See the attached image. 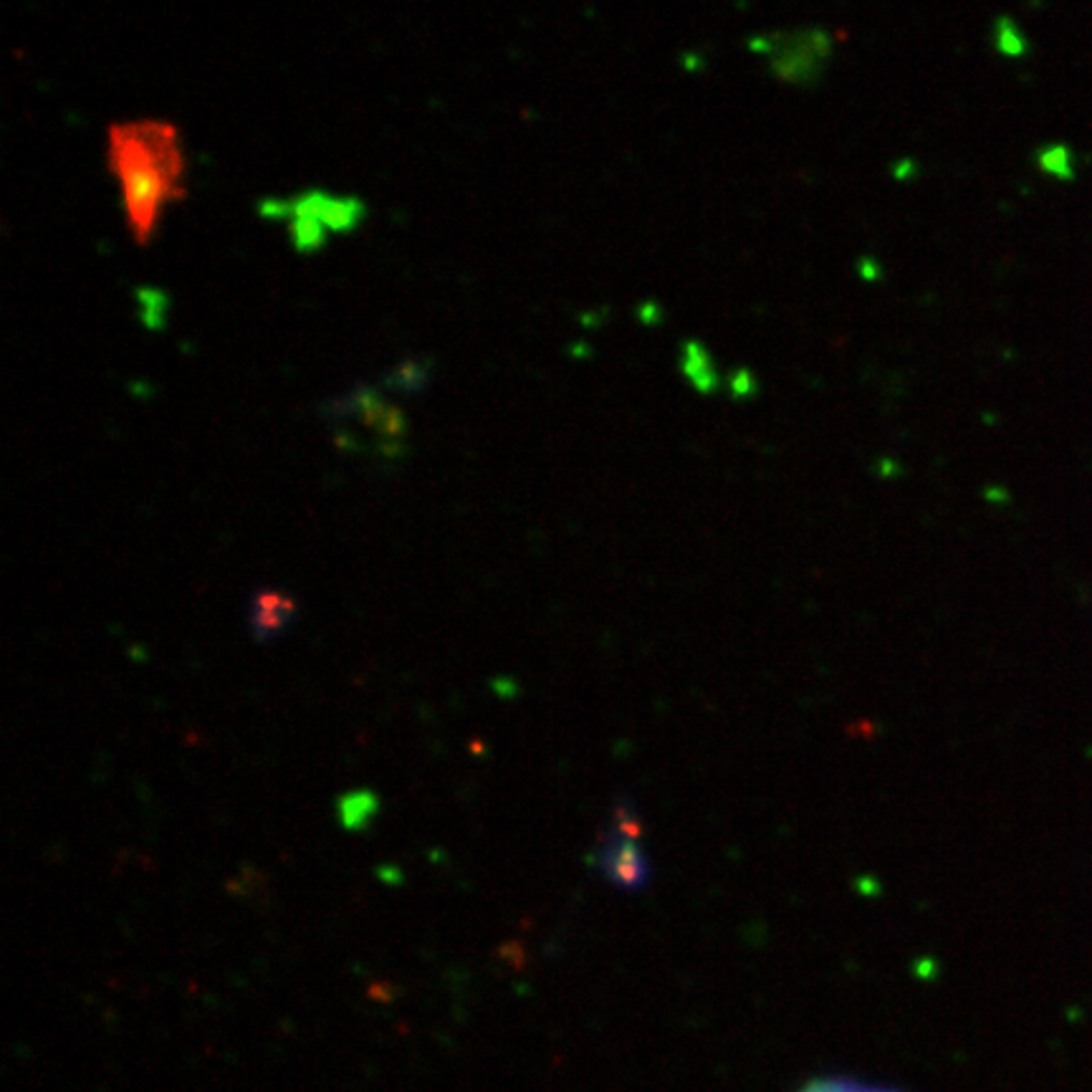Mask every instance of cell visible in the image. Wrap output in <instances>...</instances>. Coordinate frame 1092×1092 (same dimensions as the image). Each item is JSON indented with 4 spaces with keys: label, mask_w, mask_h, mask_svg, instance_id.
<instances>
[{
    "label": "cell",
    "mask_w": 1092,
    "mask_h": 1092,
    "mask_svg": "<svg viewBox=\"0 0 1092 1092\" xmlns=\"http://www.w3.org/2000/svg\"><path fill=\"white\" fill-rule=\"evenodd\" d=\"M614 832L597 850V865L607 883L623 890H638L648 883V860L638 842V829L632 827L627 817L623 825L612 827Z\"/></svg>",
    "instance_id": "cell-4"
},
{
    "label": "cell",
    "mask_w": 1092,
    "mask_h": 1092,
    "mask_svg": "<svg viewBox=\"0 0 1092 1092\" xmlns=\"http://www.w3.org/2000/svg\"><path fill=\"white\" fill-rule=\"evenodd\" d=\"M1042 170H1047L1050 175L1057 178H1070V154L1065 147H1047L1040 152Z\"/></svg>",
    "instance_id": "cell-15"
},
{
    "label": "cell",
    "mask_w": 1092,
    "mask_h": 1092,
    "mask_svg": "<svg viewBox=\"0 0 1092 1092\" xmlns=\"http://www.w3.org/2000/svg\"><path fill=\"white\" fill-rule=\"evenodd\" d=\"M322 412L329 418H357L362 425L369 427L375 433L377 455L384 461H395L405 453L402 438L408 430V420L397 405L384 402L372 384H354L344 395L326 400Z\"/></svg>",
    "instance_id": "cell-3"
},
{
    "label": "cell",
    "mask_w": 1092,
    "mask_h": 1092,
    "mask_svg": "<svg viewBox=\"0 0 1092 1092\" xmlns=\"http://www.w3.org/2000/svg\"><path fill=\"white\" fill-rule=\"evenodd\" d=\"M294 617H296V602L283 589L264 587L258 589L251 599L248 623H251V632L258 642H271L281 638L283 632L289 630V625L294 623Z\"/></svg>",
    "instance_id": "cell-5"
},
{
    "label": "cell",
    "mask_w": 1092,
    "mask_h": 1092,
    "mask_svg": "<svg viewBox=\"0 0 1092 1092\" xmlns=\"http://www.w3.org/2000/svg\"><path fill=\"white\" fill-rule=\"evenodd\" d=\"M893 175H896L898 180H908V178H915V163L913 160H900V165H896L893 167Z\"/></svg>",
    "instance_id": "cell-20"
},
{
    "label": "cell",
    "mask_w": 1092,
    "mask_h": 1092,
    "mask_svg": "<svg viewBox=\"0 0 1092 1092\" xmlns=\"http://www.w3.org/2000/svg\"><path fill=\"white\" fill-rule=\"evenodd\" d=\"M332 197L334 195L319 188L304 190L299 195L289 197V215L291 218H319L322 221V215H324V210L332 203Z\"/></svg>",
    "instance_id": "cell-10"
},
{
    "label": "cell",
    "mask_w": 1092,
    "mask_h": 1092,
    "mask_svg": "<svg viewBox=\"0 0 1092 1092\" xmlns=\"http://www.w3.org/2000/svg\"><path fill=\"white\" fill-rule=\"evenodd\" d=\"M258 210L264 215H268V218H283V215H289V200H273V197H266V200L258 203Z\"/></svg>",
    "instance_id": "cell-19"
},
{
    "label": "cell",
    "mask_w": 1092,
    "mask_h": 1092,
    "mask_svg": "<svg viewBox=\"0 0 1092 1092\" xmlns=\"http://www.w3.org/2000/svg\"><path fill=\"white\" fill-rule=\"evenodd\" d=\"M107 165L117 175L129 233L139 246L150 240L160 205L182 197V150L167 120L111 122L107 127Z\"/></svg>",
    "instance_id": "cell-1"
},
{
    "label": "cell",
    "mask_w": 1092,
    "mask_h": 1092,
    "mask_svg": "<svg viewBox=\"0 0 1092 1092\" xmlns=\"http://www.w3.org/2000/svg\"><path fill=\"white\" fill-rule=\"evenodd\" d=\"M638 319L645 326L660 324L663 322V307L657 301H642L640 307H638Z\"/></svg>",
    "instance_id": "cell-17"
},
{
    "label": "cell",
    "mask_w": 1092,
    "mask_h": 1092,
    "mask_svg": "<svg viewBox=\"0 0 1092 1092\" xmlns=\"http://www.w3.org/2000/svg\"><path fill=\"white\" fill-rule=\"evenodd\" d=\"M857 271H860L862 281L868 283H878L880 279H883V266L875 261V258H860V264H857Z\"/></svg>",
    "instance_id": "cell-18"
},
{
    "label": "cell",
    "mask_w": 1092,
    "mask_h": 1092,
    "mask_svg": "<svg viewBox=\"0 0 1092 1092\" xmlns=\"http://www.w3.org/2000/svg\"><path fill=\"white\" fill-rule=\"evenodd\" d=\"M681 369L685 380L691 382L693 390L700 395H713L718 390V384H721L716 367H713V359H711V352L698 339L682 341Z\"/></svg>",
    "instance_id": "cell-6"
},
{
    "label": "cell",
    "mask_w": 1092,
    "mask_h": 1092,
    "mask_svg": "<svg viewBox=\"0 0 1092 1092\" xmlns=\"http://www.w3.org/2000/svg\"><path fill=\"white\" fill-rule=\"evenodd\" d=\"M324 223L319 218H291L289 233L299 251H314L324 243Z\"/></svg>",
    "instance_id": "cell-11"
},
{
    "label": "cell",
    "mask_w": 1092,
    "mask_h": 1092,
    "mask_svg": "<svg viewBox=\"0 0 1092 1092\" xmlns=\"http://www.w3.org/2000/svg\"><path fill=\"white\" fill-rule=\"evenodd\" d=\"M749 49L764 53L769 71L786 84L810 86L822 77L825 61L832 53V34L812 26L786 34H767L749 38Z\"/></svg>",
    "instance_id": "cell-2"
},
{
    "label": "cell",
    "mask_w": 1092,
    "mask_h": 1092,
    "mask_svg": "<svg viewBox=\"0 0 1092 1092\" xmlns=\"http://www.w3.org/2000/svg\"><path fill=\"white\" fill-rule=\"evenodd\" d=\"M135 294H136V299H139V316H142V324L160 326V319H163V291L150 289V286H139Z\"/></svg>",
    "instance_id": "cell-13"
},
{
    "label": "cell",
    "mask_w": 1092,
    "mask_h": 1092,
    "mask_svg": "<svg viewBox=\"0 0 1092 1092\" xmlns=\"http://www.w3.org/2000/svg\"><path fill=\"white\" fill-rule=\"evenodd\" d=\"M728 393H731L736 402L751 400L754 395L759 393V380H756V375L749 367L734 369L731 377H728Z\"/></svg>",
    "instance_id": "cell-14"
},
{
    "label": "cell",
    "mask_w": 1092,
    "mask_h": 1092,
    "mask_svg": "<svg viewBox=\"0 0 1092 1092\" xmlns=\"http://www.w3.org/2000/svg\"><path fill=\"white\" fill-rule=\"evenodd\" d=\"M994 41H997V51L1004 53V56H1022L1024 49H1027V43H1024V36L1019 34V28L1014 26V21L1012 18H999L997 23H994Z\"/></svg>",
    "instance_id": "cell-12"
},
{
    "label": "cell",
    "mask_w": 1092,
    "mask_h": 1092,
    "mask_svg": "<svg viewBox=\"0 0 1092 1092\" xmlns=\"http://www.w3.org/2000/svg\"><path fill=\"white\" fill-rule=\"evenodd\" d=\"M380 810V799L375 792L369 789H357V792L341 794L339 802H337V817L339 825L350 832H359L372 822V817Z\"/></svg>",
    "instance_id": "cell-7"
},
{
    "label": "cell",
    "mask_w": 1092,
    "mask_h": 1092,
    "mask_svg": "<svg viewBox=\"0 0 1092 1092\" xmlns=\"http://www.w3.org/2000/svg\"><path fill=\"white\" fill-rule=\"evenodd\" d=\"M807 1092H893V1090H880V1087H870V1085L847 1083V1080H827V1083L812 1085Z\"/></svg>",
    "instance_id": "cell-16"
},
{
    "label": "cell",
    "mask_w": 1092,
    "mask_h": 1092,
    "mask_svg": "<svg viewBox=\"0 0 1092 1092\" xmlns=\"http://www.w3.org/2000/svg\"><path fill=\"white\" fill-rule=\"evenodd\" d=\"M362 213H365V203L359 197H332V203L322 215V223L329 231H350Z\"/></svg>",
    "instance_id": "cell-9"
},
{
    "label": "cell",
    "mask_w": 1092,
    "mask_h": 1092,
    "mask_svg": "<svg viewBox=\"0 0 1092 1092\" xmlns=\"http://www.w3.org/2000/svg\"><path fill=\"white\" fill-rule=\"evenodd\" d=\"M427 375H430V362L425 357H408L382 377V387L397 393H418L425 387Z\"/></svg>",
    "instance_id": "cell-8"
}]
</instances>
